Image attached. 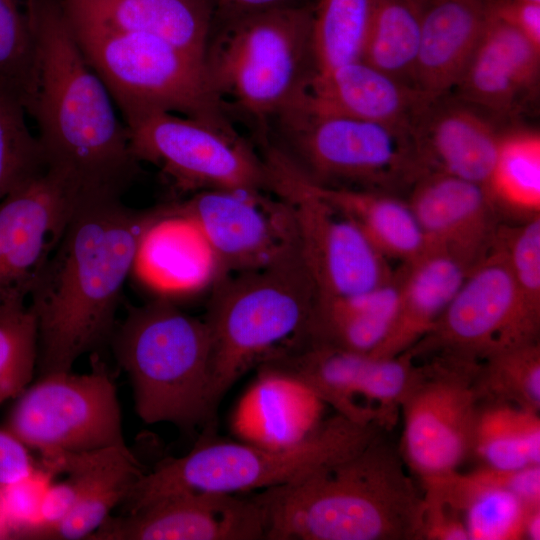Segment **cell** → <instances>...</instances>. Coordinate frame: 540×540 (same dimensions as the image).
I'll use <instances>...</instances> for the list:
<instances>
[{
    "instance_id": "cell-1",
    "label": "cell",
    "mask_w": 540,
    "mask_h": 540,
    "mask_svg": "<svg viewBox=\"0 0 540 540\" xmlns=\"http://www.w3.org/2000/svg\"><path fill=\"white\" fill-rule=\"evenodd\" d=\"M160 213L161 206L136 210L121 198H81L28 303L40 375L71 371L111 339L142 236Z\"/></svg>"
},
{
    "instance_id": "cell-2",
    "label": "cell",
    "mask_w": 540,
    "mask_h": 540,
    "mask_svg": "<svg viewBox=\"0 0 540 540\" xmlns=\"http://www.w3.org/2000/svg\"><path fill=\"white\" fill-rule=\"evenodd\" d=\"M38 82L30 116L47 168L81 196L121 198L139 171L126 125L85 60L60 0H35Z\"/></svg>"
},
{
    "instance_id": "cell-3",
    "label": "cell",
    "mask_w": 540,
    "mask_h": 540,
    "mask_svg": "<svg viewBox=\"0 0 540 540\" xmlns=\"http://www.w3.org/2000/svg\"><path fill=\"white\" fill-rule=\"evenodd\" d=\"M267 540H420L424 498L383 433L356 453L253 496Z\"/></svg>"
},
{
    "instance_id": "cell-4",
    "label": "cell",
    "mask_w": 540,
    "mask_h": 540,
    "mask_svg": "<svg viewBox=\"0 0 540 540\" xmlns=\"http://www.w3.org/2000/svg\"><path fill=\"white\" fill-rule=\"evenodd\" d=\"M316 296L298 241L272 263L213 285L203 318L211 339L208 426L238 378L303 327Z\"/></svg>"
},
{
    "instance_id": "cell-5",
    "label": "cell",
    "mask_w": 540,
    "mask_h": 540,
    "mask_svg": "<svg viewBox=\"0 0 540 540\" xmlns=\"http://www.w3.org/2000/svg\"><path fill=\"white\" fill-rule=\"evenodd\" d=\"M111 339L144 423L166 422L185 430L208 425L211 339L203 318L158 297L129 307Z\"/></svg>"
},
{
    "instance_id": "cell-6",
    "label": "cell",
    "mask_w": 540,
    "mask_h": 540,
    "mask_svg": "<svg viewBox=\"0 0 540 540\" xmlns=\"http://www.w3.org/2000/svg\"><path fill=\"white\" fill-rule=\"evenodd\" d=\"M381 433L375 425L336 413L281 448L233 442L198 445L144 472L121 504L127 514L184 491L237 493L279 486L356 453Z\"/></svg>"
},
{
    "instance_id": "cell-7",
    "label": "cell",
    "mask_w": 540,
    "mask_h": 540,
    "mask_svg": "<svg viewBox=\"0 0 540 540\" xmlns=\"http://www.w3.org/2000/svg\"><path fill=\"white\" fill-rule=\"evenodd\" d=\"M313 8L282 5L240 12L208 44L205 65L226 107L263 121L304 97L315 74Z\"/></svg>"
},
{
    "instance_id": "cell-8",
    "label": "cell",
    "mask_w": 540,
    "mask_h": 540,
    "mask_svg": "<svg viewBox=\"0 0 540 540\" xmlns=\"http://www.w3.org/2000/svg\"><path fill=\"white\" fill-rule=\"evenodd\" d=\"M66 19L125 123L144 113L166 111L230 125L204 59L155 36Z\"/></svg>"
},
{
    "instance_id": "cell-9",
    "label": "cell",
    "mask_w": 540,
    "mask_h": 540,
    "mask_svg": "<svg viewBox=\"0 0 540 540\" xmlns=\"http://www.w3.org/2000/svg\"><path fill=\"white\" fill-rule=\"evenodd\" d=\"M279 117L284 142H268L312 184L394 194L426 174L412 130L317 113L301 101Z\"/></svg>"
},
{
    "instance_id": "cell-10",
    "label": "cell",
    "mask_w": 540,
    "mask_h": 540,
    "mask_svg": "<svg viewBox=\"0 0 540 540\" xmlns=\"http://www.w3.org/2000/svg\"><path fill=\"white\" fill-rule=\"evenodd\" d=\"M257 365L265 381L295 385L355 423L389 430L418 362L410 350L374 357L289 338Z\"/></svg>"
},
{
    "instance_id": "cell-11",
    "label": "cell",
    "mask_w": 540,
    "mask_h": 540,
    "mask_svg": "<svg viewBox=\"0 0 540 540\" xmlns=\"http://www.w3.org/2000/svg\"><path fill=\"white\" fill-rule=\"evenodd\" d=\"M13 405L3 427L41 459L127 448L113 375L98 355L85 374L40 375Z\"/></svg>"
},
{
    "instance_id": "cell-12",
    "label": "cell",
    "mask_w": 540,
    "mask_h": 540,
    "mask_svg": "<svg viewBox=\"0 0 540 540\" xmlns=\"http://www.w3.org/2000/svg\"><path fill=\"white\" fill-rule=\"evenodd\" d=\"M125 125L135 159L156 166L179 191L270 192L262 155L231 125L166 111L144 113Z\"/></svg>"
},
{
    "instance_id": "cell-13",
    "label": "cell",
    "mask_w": 540,
    "mask_h": 540,
    "mask_svg": "<svg viewBox=\"0 0 540 540\" xmlns=\"http://www.w3.org/2000/svg\"><path fill=\"white\" fill-rule=\"evenodd\" d=\"M270 192L292 206L298 246L317 295L340 297L390 280L385 257L347 216L313 193L273 146L262 145Z\"/></svg>"
},
{
    "instance_id": "cell-14",
    "label": "cell",
    "mask_w": 540,
    "mask_h": 540,
    "mask_svg": "<svg viewBox=\"0 0 540 540\" xmlns=\"http://www.w3.org/2000/svg\"><path fill=\"white\" fill-rule=\"evenodd\" d=\"M417 359L421 361L400 407L399 452L424 483L458 471L471 456L479 364L442 356Z\"/></svg>"
},
{
    "instance_id": "cell-15",
    "label": "cell",
    "mask_w": 540,
    "mask_h": 540,
    "mask_svg": "<svg viewBox=\"0 0 540 540\" xmlns=\"http://www.w3.org/2000/svg\"><path fill=\"white\" fill-rule=\"evenodd\" d=\"M513 276L496 234L432 328L409 350L480 364L518 346L539 342L517 309Z\"/></svg>"
},
{
    "instance_id": "cell-16",
    "label": "cell",
    "mask_w": 540,
    "mask_h": 540,
    "mask_svg": "<svg viewBox=\"0 0 540 540\" xmlns=\"http://www.w3.org/2000/svg\"><path fill=\"white\" fill-rule=\"evenodd\" d=\"M81 198L65 176L46 168L0 202V318L28 309Z\"/></svg>"
},
{
    "instance_id": "cell-17",
    "label": "cell",
    "mask_w": 540,
    "mask_h": 540,
    "mask_svg": "<svg viewBox=\"0 0 540 540\" xmlns=\"http://www.w3.org/2000/svg\"><path fill=\"white\" fill-rule=\"evenodd\" d=\"M168 206L195 223L223 277L262 268L297 243L292 206L273 193L210 189Z\"/></svg>"
},
{
    "instance_id": "cell-18",
    "label": "cell",
    "mask_w": 540,
    "mask_h": 540,
    "mask_svg": "<svg viewBox=\"0 0 540 540\" xmlns=\"http://www.w3.org/2000/svg\"><path fill=\"white\" fill-rule=\"evenodd\" d=\"M264 514L253 497L184 491L134 512L109 515L86 540H261Z\"/></svg>"
},
{
    "instance_id": "cell-19",
    "label": "cell",
    "mask_w": 540,
    "mask_h": 540,
    "mask_svg": "<svg viewBox=\"0 0 540 540\" xmlns=\"http://www.w3.org/2000/svg\"><path fill=\"white\" fill-rule=\"evenodd\" d=\"M408 204L428 242L478 261L498 226L488 189L441 172H428L411 187Z\"/></svg>"
},
{
    "instance_id": "cell-20",
    "label": "cell",
    "mask_w": 540,
    "mask_h": 540,
    "mask_svg": "<svg viewBox=\"0 0 540 540\" xmlns=\"http://www.w3.org/2000/svg\"><path fill=\"white\" fill-rule=\"evenodd\" d=\"M301 102L317 113L343 115L412 131L432 103L413 86L363 60L315 73Z\"/></svg>"
},
{
    "instance_id": "cell-21",
    "label": "cell",
    "mask_w": 540,
    "mask_h": 540,
    "mask_svg": "<svg viewBox=\"0 0 540 540\" xmlns=\"http://www.w3.org/2000/svg\"><path fill=\"white\" fill-rule=\"evenodd\" d=\"M540 47L491 11L455 89L462 102L500 115L518 110L537 85Z\"/></svg>"
},
{
    "instance_id": "cell-22",
    "label": "cell",
    "mask_w": 540,
    "mask_h": 540,
    "mask_svg": "<svg viewBox=\"0 0 540 540\" xmlns=\"http://www.w3.org/2000/svg\"><path fill=\"white\" fill-rule=\"evenodd\" d=\"M421 35L412 86L428 101L457 85L490 15L491 0H418Z\"/></svg>"
},
{
    "instance_id": "cell-23",
    "label": "cell",
    "mask_w": 540,
    "mask_h": 540,
    "mask_svg": "<svg viewBox=\"0 0 540 540\" xmlns=\"http://www.w3.org/2000/svg\"><path fill=\"white\" fill-rule=\"evenodd\" d=\"M150 288L171 295L198 292L223 275L209 244L195 223L168 205L144 232L134 269Z\"/></svg>"
},
{
    "instance_id": "cell-24",
    "label": "cell",
    "mask_w": 540,
    "mask_h": 540,
    "mask_svg": "<svg viewBox=\"0 0 540 540\" xmlns=\"http://www.w3.org/2000/svg\"><path fill=\"white\" fill-rule=\"evenodd\" d=\"M501 133L465 103L434 101L421 116L415 137L426 172L487 184Z\"/></svg>"
},
{
    "instance_id": "cell-25",
    "label": "cell",
    "mask_w": 540,
    "mask_h": 540,
    "mask_svg": "<svg viewBox=\"0 0 540 540\" xmlns=\"http://www.w3.org/2000/svg\"><path fill=\"white\" fill-rule=\"evenodd\" d=\"M476 262L428 245L417 258L402 263L397 314L388 336L371 356H396L429 333Z\"/></svg>"
},
{
    "instance_id": "cell-26",
    "label": "cell",
    "mask_w": 540,
    "mask_h": 540,
    "mask_svg": "<svg viewBox=\"0 0 540 540\" xmlns=\"http://www.w3.org/2000/svg\"><path fill=\"white\" fill-rule=\"evenodd\" d=\"M67 17L161 38L205 60L211 12L207 0H60Z\"/></svg>"
},
{
    "instance_id": "cell-27",
    "label": "cell",
    "mask_w": 540,
    "mask_h": 540,
    "mask_svg": "<svg viewBox=\"0 0 540 540\" xmlns=\"http://www.w3.org/2000/svg\"><path fill=\"white\" fill-rule=\"evenodd\" d=\"M402 268L369 291L340 297L317 295L303 327L292 337L365 355H373L394 323L401 293Z\"/></svg>"
},
{
    "instance_id": "cell-28",
    "label": "cell",
    "mask_w": 540,
    "mask_h": 540,
    "mask_svg": "<svg viewBox=\"0 0 540 540\" xmlns=\"http://www.w3.org/2000/svg\"><path fill=\"white\" fill-rule=\"evenodd\" d=\"M462 521L469 540L524 539L528 507L506 486L502 472L480 466L422 483ZM540 508V507H537Z\"/></svg>"
},
{
    "instance_id": "cell-29",
    "label": "cell",
    "mask_w": 540,
    "mask_h": 540,
    "mask_svg": "<svg viewBox=\"0 0 540 540\" xmlns=\"http://www.w3.org/2000/svg\"><path fill=\"white\" fill-rule=\"evenodd\" d=\"M72 461L84 475L82 496L61 522L34 532L30 539H86L123 502L144 473L128 447L74 453Z\"/></svg>"
},
{
    "instance_id": "cell-30",
    "label": "cell",
    "mask_w": 540,
    "mask_h": 540,
    "mask_svg": "<svg viewBox=\"0 0 540 540\" xmlns=\"http://www.w3.org/2000/svg\"><path fill=\"white\" fill-rule=\"evenodd\" d=\"M299 176L313 193L351 219L388 259L406 263L428 248L407 201L381 191L319 186Z\"/></svg>"
},
{
    "instance_id": "cell-31",
    "label": "cell",
    "mask_w": 540,
    "mask_h": 540,
    "mask_svg": "<svg viewBox=\"0 0 540 540\" xmlns=\"http://www.w3.org/2000/svg\"><path fill=\"white\" fill-rule=\"evenodd\" d=\"M471 456L497 471L540 465L539 413L505 402H479Z\"/></svg>"
},
{
    "instance_id": "cell-32",
    "label": "cell",
    "mask_w": 540,
    "mask_h": 540,
    "mask_svg": "<svg viewBox=\"0 0 540 540\" xmlns=\"http://www.w3.org/2000/svg\"><path fill=\"white\" fill-rule=\"evenodd\" d=\"M420 35L418 0H377L361 60L412 86Z\"/></svg>"
},
{
    "instance_id": "cell-33",
    "label": "cell",
    "mask_w": 540,
    "mask_h": 540,
    "mask_svg": "<svg viewBox=\"0 0 540 540\" xmlns=\"http://www.w3.org/2000/svg\"><path fill=\"white\" fill-rule=\"evenodd\" d=\"M487 189L497 207L540 215V135L514 131L501 135Z\"/></svg>"
},
{
    "instance_id": "cell-34",
    "label": "cell",
    "mask_w": 540,
    "mask_h": 540,
    "mask_svg": "<svg viewBox=\"0 0 540 540\" xmlns=\"http://www.w3.org/2000/svg\"><path fill=\"white\" fill-rule=\"evenodd\" d=\"M37 81L35 0H0V89L30 116Z\"/></svg>"
},
{
    "instance_id": "cell-35",
    "label": "cell",
    "mask_w": 540,
    "mask_h": 540,
    "mask_svg": "<svg viewBox=\"0 0 540 540\" xmlns=\"http://www.w3.org/2000/svg\"><path fill=\"white\" fill-rule=\"evenodd\" d=\"M377 0H318L313 8L315 73L362 59Z\"/></svg>"
},
{
    "instance_id": "cell-36",
    "label": "cell",
    "mask_w": 540,
    "mask_h": 540,
    "mask_svg": "<svg viewBox=\"0 0 540 540\" xmlns=\"http://www.w3.org/2000/svg\"><path fill=\"white\" fill-rule=\"evenodd\" d=\"M474 386L479 402H505L539 413V342L511 348L482 361Z\"/></svg>"
},
{
    "instance_id": "cell-37",
    "label": "cell",
    "mask_w": 540,
    "mask_h": 540,
    "mask_svg": "<svg viewBox=\"0 0 540 540\" xmlns=\"http://www.w3.org/2000/svg\"><path fill=\"white\" fill-rule=\"evenodd\" d=\"M496 237L505 250L513 276L517 309L526 328L540 331V215L520 225H499Z\"/></svg>"
},
{
    "instance_id": "cell-38",
    "label": "cell",
    "mask_w": 540,
    "mask_h": 540,
    "mask_svg": "<svg viewBox=\"0 0 540 540\" xmlns=\"http://www.w3.org/2000/svg\"><path fill=\"white\" fill-rule=\"evenodd\" d=\"M19 101L0 89V202L47 166Z\"/></svg>"
},
{
    "instance_id": "cell-39",
    "label": "cell",
    "mask_w": 540,
    "mask_h": 540,
    "mask_svg": "<svg viewBox=\"0 0 540 540\" xmlns=\"http://www.w3.org/2000/svg\"><path fill=\"white\" fill-rule=\"evenodd\" d=\"M38 359L36 320L29 309L0 318V404L31 382Z\"/></svg>"
},
{
    "instance_id": "cell-40",
    "label": "cell",
    "mask_w": 540,
    "mask_h": 540,
    "mask_svg": "<svg viewBox=\"0 0 540 540\" xmlns=\"http://www.w3.org/2000/svg\"><path fill=\"white\" fill-rule=\"evenodd\" d=\"M54 474L43 466L29 475L7 484H0V499L8 518L12 538L24 539L40 523L43 496Z\"/></svg>"
},
{
    "instance_id": "cell-41",
    "label": "cell",
    "mask_w": 540,
    "mask_h": 540,
    "mask_svg": "<svg viewBox=\"0 0 540 540\" xmlns=\"http://www.w3.org/2000/svg\"><path fill=\"white\" fill-rule=\"evenodd\" d=\"M84 480L77 472L68 473V477L59 483H51L47 488L40 508V523L29 531L24 539L43 528L61 522L76 506L83 494Z\"/></svg>"
},
{
    "instance_id": "cell-42",
    "label": "cell",
    "mask_w": 540,
    "mask_h": 540,
    "mask_svg": "<svg viewBox=\"0 0 540 540\" xmlns=\"http://www.w3.org/2000/svg\"><path fill=\"white\" fill-rule=\"evenodd\" d=\"M491 13L511 25L540 47V3L522 0H491Z\"/></svg>"
},
{
    "instance_id": "cell-43",
    "label": "cell",
    "mask_w": 540,
    "mask_h": 540,
    "mask_svg": "<svg viewBox=\"0 0 540 540\" xmlns=\"http://www.w3.org/2000/svg\"><path fill=\"white\" fill-rule=\"evenodd\" d=\"M35 465L29 449L6 429H0V484L29 475Z\"/></svg>"
},
{
    "instance_id": "cell-44",
    "label": "cell",
    "mask_w": 540,
    "mask_h": 540,
    "mask_svg": "<svg viewBox=\"0 0 540 540\" xmlns=\"http://www.w3.org/2000/svg\"><path fill=\"white\" fill-rule=\"evenodd\" d=\"M286 0H221L239 12L254 11L284 5Z\"/></svg>"
},
{
    "instance_id": "cell-45",
    "label": "cell",
    "mask_w": 540,
    "mask_h": 540,
    "mask_svg": "<svg viewBox=\"0 0 540 540\" xmlns=\"http://www.w3.org/2000/svg\"><path fill=\"white\" fill-rule=\"evenodd\" d=\"M524 539H540V508H536L528 514L524 528Z\"/></svg>"
},
{
    "instance_id": "cell-46",
    "label": "cell",
    "mask_w": 540,
    "mask_h": 540,
    "mask_svg": "<svg viewBox=\"0 0 540 540\" xmlns=\"http://www.w3.org/2000/svg\"><path fill=\"white\" fill-rule=\"evenodd\" d=\"M12 531L0 499V539H11Z\"/></svg>"
},
{
    "instance_id": "cell-47",
    "label": "cell",
    "mask_w": 540,
    "mask_h": 540,
    "mask_svg": "<svg viewBox=\"0 0 540 540\" xmlns=\"http://www.w3.org/2000/svg\"><path fill=\"white\" fill-rule=\"evenodd\" d=\"M522 1L533 2V3H540V0H522Z\"/></svg>"
}]
</instances>
